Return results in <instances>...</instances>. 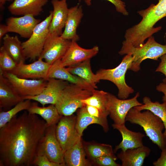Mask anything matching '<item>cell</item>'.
Wrapping results in <instances>:
<instances>
[{
	"mask_svg": "<svg viewBox=\"0 0 166 166\" xmlns=\"http://www.w3.org/2000/svg\"><path fill=\"white\" fill-rule=\"evenodd\" d=\"M92 124L101 125L105 132L109 130L107 118H99L90 115L87 111L85 106L79 109L77 116L76 128L80 136H81L84 130Z\"/></svg>",
	"mask_w": 166,
	"mask_h": 166,
	"instance_id": "cb8c5ba5",
	"label": "cell"
},
{
	"mask_svg": "<svg viewBox=\"0 0 166 166\" xmlns=\"http://www.w3.org/2000/svg\"><path fill=\"white\" fill-rule=\"evenodd\" d=\"M56 124L46 128L39 143L36 152L43 153L51 161L65 166L64 152L56 135Z\"/></svg>",
	"mask_w": 166,
	"mask_h": 166,
	"instance_id": "52a82bcc",
	"label": "cell"
},
{
	"mask_svg": "<svg viewBox=\"0 0 166 166\" xmlns=\"http://www.w3.org/2000/svg\"><path fill=\"white\" fill-rule=\"evenodd\" d=\"M32 165L37 166H63L62 165L50 161L44 154L36 152Z\"/></svg>",
	"mask_w": 166,
	"mask_h": 166,
	"instance_id": "d6a6232c",
	"label": "cell"
},
{
	"mask_svg": "<svg viewBox=\"0 0 166 166\" xmlns=\"http://www.w3.org/2000/svg\"><path fill=\"white\" fill-rule=\"evenodd\" d=\"M125 121L141 126L149 139L161 150L166 148V136L162 132L164 124L152 112L148 110L141 112L133 107L128 113Z\"/></svg>",
	"mask_w": 166,
	"mask_h": 166,
	"instance_id": "7a4b0ae2",
	"label": "cell"
},
{
	"mask_svg": "<svg viewBox=\"0 0 166 166\" xmlns=\"http://www.w3.org/2000/svg\"><path fill=\"white\" fill-rule=\"evenodd\" d=\"M156 90L162 93L164 96L162 97L163 102L166 103V83L164 82L160 83L156 86Z\"/></svg>",
	"mask_w": 166,
	"mask_h": 166,
	"instance_id": "f35d334b",
	"label": "cell"
},
{
	"mask_svg": "<svg viewBox=\"0 0 166 166\" xmlns=\"http://www.w3.org/2000/svg\"><path fill=\"white\" fill-rule=\"evenodd\" d=\"M67 0H52V16L49 27V34L60 36L64 28L69 9Z\"/></svg>",
	"mask_w": 166,
	"mask_h": 166,
	"instance_id": "2e32d148",
	"label": "cell"
},
{
	"mask_svg": "<svg viewBox=\"0 0 166 166\" xmlns=\"http://www.w3.org/2000/svg\"><path fill=\"white\" fill-rule=\"evenodd\" d=\"M52 11L35 26L28 39L22 42L26 59L35 60L40 57L49 32V27L52 16Z\"/></svg>",
	"mask_w": 166,
	"mask_h": 166,
	"instance_id": "8992f818",
	"label": "cell"
},
{
	"mask_svg": "<svg viewBox=\"0 0 166 166\" xmlns=\"http://www.w3.org/2000/svg\"><path fill=\"white\" fill-rule=\"evenodd\" d=\"M18 94L22 97L39 94L43 91L48 80L20 78L11 73H2Z\"/></svg>",
	"mask_w": 166,
	"mask_h": 166,
	"instance_id": "30bf717a",
	"label": "cell"
},
{
	"mask_svg": "<svg viewBox=\"0 0 166 166\" xmlns=\"http://www.w3.org/2000/svg\"><path fill=\"white\" fill-rule=\"evenodd\" d=\"M14 90L3 73L0 72V107L6 109L24 100Z\"/></svg>",
	"mask_w": 166,
	"mask_h": 166,
	"instance_id": "7402d4cb",
	"label": "cell"
},
{
	"mask_svg": "<svg viewBox=\"0 0 166 166\" xmlns=\"http://www.w3.org/2000/svg\"><path fill=\"white\" fill-rule=\"evenodd\" d=\"M48 77V79L54 78L66 81L91 91L95 89L86 81L70 73L65 67L62 65L61 59L56 61L51 65Z\"/></svg>",
	"mask_w": 166,
	"mask_h": 166,
	"instance_id": "e0dca14e",
	"label": "cell"
},
{
	"mask_svg": "<svg viewBox=\"0 0 166 166\" xmlns=\"http://www.w3.org/2000/svg\"><path fill=\"white\" fill-rule=\"evenodd\" d=\"M13 0H0V6L2 7L7 1H9Z\"/></svg>",
	"mask_w": 166,
	"mask_h": 166,
	"instance_id": "60d3db41",
	"label": "cell"
},
{
	"mask_svg": "<svg viewBox=\"0 0 166 166\" xmlns=\"http://www.w3.org/2000/svg\"><path fill=\"white\" fill-rule=\"evenodd\" d=\"M161 150L160 157L153 163L155 166H166V148Z\"/></svg>",
	"mask_w": 166,
	"mask_h": 166,
	"instance_id": "74e56055",
	"label": "cell"
},
{
	"mask_svg": "<svg viewBox=\"0 0 166 166\" xmlns=\"http://www.w3.org/2000/svg\"><path fill=\"white\" fill-rule=\"evenodd\" d=\"M27 110L29 113L40 116L46 122L47 127L56 124L62 116L55 105L52 104L41 107L36 102L32 103Z\"/></svg>",
	"mask_w": 166,
	"mask_h": 166,
	"instance_id": "d4e9b609",
	"label": "cell"
},
{
	"mask_svg": "<svg viewBox=\"0 0 166 166\" xmlns=\"http://www.w3.org/2000/svg\"><path fill=\"white\" fill-rule=\"evenodd\" d=\"M66 68L72 74L86 81L94 89L97 88L95 74L93 73L91 69L90 59Z\"/></svg>",
	"mask_w": 166,
	"mask_h": 166,
	"instance_id": "4316f807",
	"label": "cell"
},
{
	"mask_svg": "<svg viewBox=\"0 0 166 166\" xmlns=\"http://www.w3.org/2000/svg\"><path fill=\"white\" fill-rule=\"evenodd\" d=\"M48 0H13L8 7L10 13L15 15L39 14Z\"/></svg>",
	"mask_w": 166,
	"mask_h": 166,
	"instance_id": "ac0fdd59",
	"label": "cell"
},
{
	"mask_svg": "<svg viewBox=\"0 0 166 166\" xmlns=\"http://www.w3.org/2000/svg\"><path fill=\"white\" fill-rule=\"evenodd\" d=\"M86 155L81 137L65 152L64 160L65 166H91L92 163L86 158Z\"/></svg>",
	"mask_w": 166,
	"mask_h": 166,
	"instance_id": "603a6c76",
	"label": "cell"
},
{
	"mask_svg": "<svg viewBox=\"0 0 166 166\" xmlns=\"http://www.w3.org/2000/svg\"><path fill=\"white\" fill-rule=\"evenodd\" d=\"M150 152V148L144 145L125 151L121 150L117 154V157L121 161L122 166H142Z\"/></svg>",
	"mask_w": 166,
	"mask_h": 166,
	"instance_id": "44dd1931",
	"label": "cell"
},
{
	"mask_svg": "<svg viewBox=\"0 0 166 166\" xmlns=\"http://www.w3.org/2000/svg\"><path fill=\"white\" fill-rule=\"evenodd\" d=\"M161 62L155 71L160 72L163 74L165 77L163 79V82L166 83V53L160 57Z\"/></svg>",
	"mask_w": 166,
	"mask_h": 166,
	"instance_id": "8d00e7d4",
	"label": "cell"
},
{
	"mask_svg": "<svg viewBox=\"0 0 166 166\" xmlns=\"http://www.w3.org/2000/svg\"><path fill=\"white\" fill-rule=\"evenodd\" d=\"M9 29L7 25L1 24L0 25V39L3 37L8 32Z\"/></svg>",
	"mask_w": 166,
	"mask_h": 166,
	"instance_id": "ab89813d",
	"label": "cell"
},
{
	"mask_svg": "<svg viewBox=\"0 0 166 166\" xmlns=\"http://www.w3.org/2000/svg\"><path fill=\"white\" fill-rule=\"evenodd\" d=\"M67 81L54 78H49L46 85L41 93L36 96L22 97L36 101L42 106L47 104L55 105L64 89L69 84Z\"/></svg>",
	"mask_w": 166,
	"mask_h": 166,
	"instance_id": "4fadbf2b",
	"label": "cell"
},
{
	"mask_svg": "<svg viewBox=\"0 0 166 166\" xmlns=\"http://www.w3.org/2000/svg\"><path fill=\"white\" fill-rule=\"evenodd\" d=\"M83 145L86 154L91 160L104 156L116 157L110 145L91 142H85Z\"/></svg>",
	"mask_w": 166,
	"mask_h": 166,
	"instance_id": "f1b7e54d",
	"label": "cell"
},
{
	"mask_svg": "<svg viewBox=\"0 0 166 166\" xmlns=\"http://www.w3.org/2000/svg\"><path fill=\"white\" fill-rule=\"evenodd\" d=\"M71 42L61 36L48 34L40 57L51 65L62 58Z\"/></svg>",
	"mask_w": 166,
	"mask_h": 166,
	"instance_id": "8fae6325",
	"label": "cell"
},
{
	"mask_svg": "<svg viewBox=\"0 0 166 166\" xmlns=\"http://www.w3.org/2000/svg\"><path fill=\"white\" fill-rule=\"evenodd\" d=\"M132 62V56L129 53L126 54L121 63L116 67L112 69H100L95 74L97 83L101 80L111 81L118 88V98L126 99L134 92L133 88L127 84L125 79L126 72L129 70Z\"/></svg>",
	"mask_w": 166,
	"mask_h": 166,
	"instance_id": "277c9868",
	"label": "cell"
},
{
	"mask_svg": "<svg viewBox=\"0 0 166 166\" xmlns=\"http://www.w3.org/2000/svg\"><path fill=\"white\" fill-rule=\"evenodd\" d=\"M92 93L91 96L81 100L84 105L93 106L102 111L109 113L107 109L108 93L95 89Z\"/></svg>",
	"mask_w": 166,
	"mask_h": 166,
	"instance_id": "f546056e",
	"label": "cell"
},
{
	"mask_svg": "<svg viewBox=\"0 0 166 166\" xmlns=\"http://www.w3.org/2000/svg\"><path fill=\"white\" fill-rule=\"evenodd\" d=\"M143 105L134 107L139 111L148 110L160 118L164 124L165 129L163 134L166 136V103L153 102L150 98L145 96L143 98Z\"/></svg>",
	"mask_w": 166,
	"mask_h": 166,
	"instance_id": "83f0119b",
	"label": "cell"
},
{
	"mask_svg": "<svg viewBox=\"0 0 166 166\" xmlns=\"http://www.w3.org/2000/svg\"><path fill=\"white\" fill-rule=\"evenodd\" d=\"M117 157L110 156H104L91 160L92 162L98 166H121L117 163L115 161Z\"/></svg>",
	"mask_w": 166,
	"mask_h": 166,
	"instance_id": "836d02e7",
	"label": "cell"
},
{
	"mask_svg": "<svg viewBox=\"0 0 166 166\" xmlns=\"http://www.w3.org/2000/svg\"><path fill=\"white\" fill-rule=\"evenodd\" d=\"M86 110L90 115L99 118H107L109 113L102 111L97 108L93 106L86 105Z\"/></svg>",
	"mask_w": 166,
	"mask_h": 166,
	"instance_id": "d590c367",
	"label": "cell"
},
{
	"mask_svg": "<svg viewBox=\"0 0 166 166\" xmlns=\"http://www.w3.org/2000/svg\"><path fill=\"white\" fill-rule=\"evenodd\" d=\"M17 64L2 46L0 49V72L11 73L15 69Z\"/></svg>",
	"mask_w": 166,
	"mask_h": 166,
	"instance_id": "1f68e13d",
	"label": "cell"
},
{
	"mask_svg": "<svg viewBox=\"0 0 166 166\" xmlns=\"http://www.w3.org/2000/svg\"><path fill=\"white\" fill-rule=\"evenodd\" d=\"M92 94V91L77 85L69 84L62 91L55 105L60 115H71L77 109L85 106L81 100Z\"/></svg>",
	"mask_w": 166,
	"mask_h": 166,
	"instance_id": "5b68a950",
	"label": "cell"
},
{
	"mask_svg": "<svg viewBox=\"0 0 166 166\" xmlns=\"http://www.w3.org/2000/svg\"><path fill=\"white\" fill-rule=\"evenodd\" d=\"M121 55L131 54L132 62L129 70L137 72L140 69L141 63L144 60L150 59L156 61L166 53V44L163 45L157 42L152 36L149 37L146 43L141 47H134L122 44L119 52Z\"/></svg>",
	"mask_w": 166,
	"mask_h": 166,
	"instance_id": "3957f363",
	"label": "cell"
},
{
	"mask_svg": "<svg viewBox=\"0 0 166 166\" xmlns=\"http://www.w3.org/2000/svg\"><path fill=\"white\" fill-rule=\"evenodd\" d=\"M83 14L81 6L77 4L69 9L64 31L60 36L67 40L77 42L79 38L77 29L81 22Z\"/></svg>",
	"mask_w": 166,
	"mask_h": 166,
	"instance_id": "ffe728a7",
	"label": "cell"
},
{
	"mask_svg": "<svg viewBox=\"0 0 166 166\" xmlns=\"http://www.w3.org/2000/svg\"><path fill=\"white\" fill-rule=\"evenodd\" d=\"M113 4L115 7L116 10L123 15L127 16L128 13L126 9L125 3L121 0H106ZM86 4L89 6L91 4L92 0H85Z\"/></svg>",
	"mask_w": 166,
	"mask_h": 166,
	"instance_id": "e575fe53",
	"label": "cell"
},
{
	"mask_svg": "<svg viewBox=\"0 0 166 166\" xmlns=\"http://www.w3.org/2000/svg\"><path fill=\"white\" fill-rule=\"evenodd\" d=\"M139 96V93H137L132 98L122 99L108 93L107 109L109 112L110 117L114 124H125L126 117L130 110L135 107L143 105V103L140 102L137 100Z\"/></svg>",
	"mask_w": 166,
	"mask_h": 166,
	"instance_id": "9c48e42d",
	"label": "cell"
},
{
	"mask_svg": "<svg viewBox=\"0 0 166 166\" xmlns=\"http://www.w3.org/2000/svg\"><path fill=\"white\" fill-rule=\"evenodd\" d=\"M31 103L30 100H25L19 102L13 108L8 111H1L0 128L4 126L18 113L24 110H27Z\"/></svg>",
	"mask_w": 166,
	"mask_h": 166,
	"instance_id": "4dcf8cb0",
	"label": "cell"
},
{
	"mask_svg": "<svg viewBox=\"0 0 166 166\" xmlns=\"http://www.w3.org/2000/svg\"><path fill=\"white\" fill-rule=\"evenodd\" d=\"M3 47L17 64L25 62V57L22 46V42L18 37L6 34L3 37Z\"/></svg>",
	"mask_w": 166,
	"mask_h": 166,
	"instance_id": "484cf974",
	"label": "cell"
},
{
	"mask_svg": "<svg viewBox=\"0 0 166 166\" xmlns=\"http://www.w3.org/2000/svg\"><path fill=\"white\" fill-rule=\"evenodd\" d=\"M51 65L39 57L37 60L29 64L21 62L17 64L11 73L22 78L48 80Z\"/></svg>",
	"mask_w": 166,
	"mask_h": 166,
	"instance_id": "7c38bea8",
	"label": "cell"
},
{
	"mask_svg": "<svg viewBox=\"0 0 166 166\" xmlns=\"http://www.w3.org/2000/svg\"><path fill=\"white\" fill-rule=\"evenodd\" d=\"M77 116L72 114L62 116L56 125L57 138L64 154L81 138L76 128Z\"/></svg>",
	"mask_w": 166,
	"mask_h": 166,
	"instance_id": "ba28073f",
	"label": "cell"
},
{
	"mask_svg": "<svg viewBox=\"0 0 166 166\" xmlns=\"http://www.w3.org/2000/svg\"><path fill=\"white\" fill-rule=\"evenodd\" d=\"M99 48L95 46L89 49L83 48L80 46L77 42L71 41L70 44L65 53L61 59L62 65L65 67L75 65L84 61L96 55Z\"/></svg>",
	"mask_w": 166,
	"mask_h": 166,
	"instance_id": "5bb4252c",
	"label": "cell"
},
{
	"mask_svg": "<svg viewBox=\"0 0 166 166\" xmlns=\"http://www.w3.org/2000/svg\"><path fill=\"white\" fill-rule=\"evenodd\" d=\"M78 1H79V2H80L81 1V0H78Z\"/></svg>",
	"mask_w": 166,
	"mask_h": 166,
	"instance_id": "b9f144b4",
	"label": "cell"
},
{
	"mask_svg": "<svg viewBox=\"0 0 166 166\" xmlns=\"http://www.w3.org/2000/svg\"><path fill=\"white\" fill-rule=\"evenodd\" d=\"M113 128L117 130L122 136V140L116 146L114 152L116 153L119 149L125 151L128 149L136 148L143 146V138L145 135L140 132H134L128 129L125 124H113Z\"/></svg>",
	"mask_w": 166,
	"mask_h": 166,
	"instance_id": "d6986e66",
	"label": "cell"
},
{
	"mask_svg": "<svg viewBox=\"0 0 166 166\" xmlns=\"http://www.w3.org/2000/svg\"><path fill=\"white\" fill-rule=\"evenodd\" d=\"M47 123L38 115L25 112L0 128V166L32 165Z\"/></svg>",
	"mask_w": 166,
	"mask_h": 166,
	"instance_id": "6da1fadb",
	"label": "cell"
},
{
	"mask_svg": "<svg viewBox=\"0 0 166 166\" xmlns=\"http://www.w3.org/2000/svg\"><path fill=\"white\" fill-rule=\"evenodd\" d=\"M41 22L31 15H25L18 17H10L6 20L9 32L19 34L21 37L29 38L35 26Z\"/></svg>",
	"mask_w": 166,
	"mask_h": 166,
	"instance_id": "9a60e30c",
	"label": "cell"
}]
</instances>
